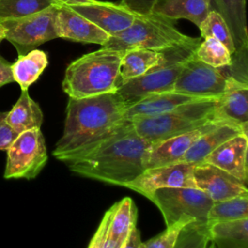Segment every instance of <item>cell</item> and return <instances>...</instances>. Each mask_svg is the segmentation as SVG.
<instances>
[{
	"label": "cell",
	"instance_id": "cell-1",
	"mask_svg": "<svg viewBox=\"0 0 248 248\" xmlns=\"http://www.w3.org/2000/svg\"><path fill=\"white\" fill-rule=\"evenodd\" d=\"M149 144L131 121L121 120L109 135L65 164L78 175L125 187L144 170L143 157Z\"/></svg>",
	"mask_w": 248,
	"mask_h": 248
},
{
	"label": "cell",
	"instance_id": "cell-2",
	"mask_svg": "<svg viewBox=\"0 0 248 248\" xmlns=\"http://www.w3.org/2000/svg\"><path fill=\"white\" fill-rule=\"evenodd\" d=\"M129 106L117 92L69 98L63 134L52 155L66 163L84 153L117 127Z\"/></svg>",
	"mask_w": 248,
	"mask_h": 248
},
{
	"label": "cell",
	"instance_id": "cell-3",
	"mask_svg": "<svg viewBox=\"0 0 248 248\" xmlns=\"http://www.w3.org/2000/svg\"><path fill=\"white\" fill-rule=\"evenodd\" d=\"M122 55V51L102 47L74 60L65 71L64 92L75 99L116 92Z\"/></svg>",
	"mask_w": 248,
	"mask_h": 248
},
{
	"label": "cell",
	"instance_id": "cell-4",
	"mask_svg": "<svg viewBox=\"0 0 248 248\" xmlns=\"http://www.w3.org/2000/svg\"><path fill=\"white\" fill-rule=\"evenodd\" d=\"M217 99L194 100L166 113L136 117L130 121L140 137L150 143L157 142L190 132L216 119L214 110Z\"/></svg>",
	"mask_w": 248,
	"mask_h": 248
},
{
	"label": "cell",
	"instance_id": "cell-5",
	"mask_svg": "<svg viewBox=\"0 0 248 248\" xmlns=\"http://www.w3.org/2000/svg\"><path fill=\"white\" fill-rule=\"evenodd\" d=\"M201 42L195 38L189 43L157 50L160 52L158 63L142 76L121 83L116 92L131 105L150 94L172 91L184 62Z\"/></svg>",
	"mask_w": 248,
	"mask_h": 248
},
{
	"label": "cell",
	"instance_id": "cell-6",
	"mask_svg": "<svg viewBox=\"0 0 248 248\" xmlns=\"http://www.w3.org/2000/svg\"><path fill=\"white\" fill-rule=\"evenodd\" d=\"M195 38L181 33L174 20L155 13L136 15L132 24L120 33L109 37L104 48L125 51L132 47L161 50L193 41Z\"/></svg>",
	"mask_w": 248,
	"mask_h": 248
},
{
	"label": "cell",
	"instance_id": "cell-7",
	"mask_svg": "<svg viewBox=\"0 0 248 248\" xmlns=\"http://www.w3.org/2000/svg\"><path fill=\"white\" fill-rule=\"evenodd\" d=\"M145 197L159 208L167 227L181 218L206 223L207 213L213 203L204 192L194 187L162 188Z\"/></svg>",
	"mask_w": 248,
	"mask_h": 248
},
{
	"label": "cell",
	"instance_id": "cell-8",
	"mask_svg": "<svg viewBox=\"0 0 248 248\" xmlns=\"http://www.w3.org/2000/svg\"><path fill=\"white\" fill-rule=\"evenodd\" d=\"M57 6H51L39 13L16 18L0 19L6 29V37L23 55L40 45L58 38L55 27Z\"/></svg>",
	"mask_w": 248,
	"mask_h": 248
},
{
	"label": "cell",
	"instance_id": "cell-9",
	"mask_svg": "<svg viewBox=\"0 0 248 248\" xmlns=\"http://www.w3.org/2000/svg\"><path fill=\"white\" fill-rule=\"evenodd\" d=\"M47 162L46 141L41 129L18 134L7 149L5 178H35Z\"/></svg>",
	"mask_w": 248,
	"mask_h": 248
},
{
	"label": "cell",
	"instance_id": "cell-10",
	"mask_svg": "<svg viewBox=\"0 0 248 248\" xmlns=\"http://www.w3.org/2000/svg\"><path fill=\"white\" fill-rule=\"evenodd\" d=\"M228 74L201 61L195 52L184 62L174 82V92L197 98L217 99L226 90Z\"/></svg>",
	"mask_w": 248,
	"mask_h": 248
},
{
	"label": "cell",
	"instance_id": "cell-11",
	"mask_svg": "<svg viewBox=\"0 0 248 248\" xmlns=\"http://www.w3.org/2000/svg\"><path fill=\"white\" fill-rule=\"evenodd\" d=\"M195 164L178 162L161 167L145 169L136 179L125 187L144 197L162 188H196L193 170Z\"/></svg>",
	"mask_w": 248,
	"mask_h": 248
},
{
	"label": "cell",
	"instance_id": "cell-12",
	"mask_svg": "<svg viewBox=\"0 0 248 248\" xmlns=\"http://www.w3.org/2000/svg\"><path fill=\"white\" fill-rule=\"evenodd\" d=\"M224 122L226 121L213 119L190 132L150 143L143 157L144 170L181 162L185 153L200 137Z\"/></svg>",
	"mask_w": 248,
	"mask_h": 248
},
{
	"label": "cell",
	"instance_id": "cell-13",
	"mask_svg": "<svg viewBox=\"0 0 248 248\" xmlns=\"http://www.w3.org/2000/svg\"><path fill=\"white\" fill-rule=\"evenodd\" d=\"M193 177L196 188L204 192L212 202L248 196L246 184L209 163L197 164Z\"/></svg>",
	"mask_w": 248,
	"mask_h": 248
},
{
	"label": "cell",
	"instance_id": "cell-14",
	"mask_svg": "<svg viewBox=\"0 0 248 248\" xmlns=\"http://www.w3.org/2000/svg\"><path fill=\"white\" fill-rule=\"evenodd\" d=\"M67 7L94 23L110 37L128 28L136 16L135 13L122 4L99 0H89Z\"/></svg>",
	"mask_w": 248,
	"mask_h": 248
},
{
	"label": "cell",
	"instance_id": "cell-15",
	"mask_svg": "<svg viewBox=\"0 0 248 248\" xmlns=\"http://www.w3.org/2000/svg\"><path fill=\"white\" fill-rule=\"evenodd\" d=\"M55 27L58 38L104 46L109 35L67 6H57Z\"/></svg>",
	"mask_w": 248,
	"mask_h": 248
},
{
	"label": "cell",
	"instance_id": "cell-16",
	"mask_svg": "<svg viewBox=\"0 0 248 248\" xmlns=\"http://www.w3.org/2000/svg\"><path fill=\"white\" fill-rule=\"evenodd\" d=\"M214 117L236 124L248 134V83L228 77L226 90L217 99Z\"/></svg>",
	"mask_w": 248,
	"mask_h": 248
},
{
	"label": "cell",
	"instance_id": "cell-17",
	"mask_svg": "<svg viewBox=\"0 0 248 248\" xmlns=\"http://www.w3.org/2000/svg\"><path fill=\"white\" fill-rule=\"evenodd\" d=\"M248 135L239 134L217 147L203 162L209 163L247 185Z\"/></svg>",
	"mask_w": 248,
	"mask_h": 248
},
{
	"label": "cell",
	"instance_id": "cell-18",
	"mask_svg": "<svg viewBox=\"0 0 248 248\" xmlns=\"http://www.w3.org/2000/svg\"><path fill=\"white\" fill-rule=\"evenodd\" d=\"M204 98H197L174 91L154 93L131 104L125 110L122 120H132L136 117L154 116L172 110L178 106Z\"/></svg>",
	"mask_w": 248,
	"mask_h": 248
},
{
	"label": "cell",
	"instance_id": "cell-19",
	"mask_svg": "<svg viewBox=\"0 0 248 248\" xmlns=\"http://www.w3.org/2000/svg\"><path fill=\"white\" fill-rule=\"evenodd\" d=\"M210 9L219 13L226 21L233 41L234 54L247 50L246 0H210Z\"/></svg>",
	"mask_w": 248,
	"mask_h": 248
},
{
	"label": "cell",
	"instance_id": "cell-20",
	"mask_svg": "<svg viewBox=\"0 0 248 248\" xmlns=\"http://www.w3.org/2000/svg\"><path fill=\"white\" fill-rule=\"evenodd\" d=\"M242 133L246 134L243 129L236 124L228 122L221 123L204 135H202V137H200L197 141L190 147V149L185 153L181 162L191 163L195 165L202 163L205 158L217 147H219L228 140Z\"/></svg>",
	"mask_w": 248,
	"mask_h": 248
},
{
	"label": "cell",
	"instance_id": "cell-21",
	"mask_svg": "<svg viewBox=\"0 0 248 248\" xmlns=\"http://www.w3.org/2000/svg\"><path fill=\"white\" fill-rule=\"evenodd\" d=\"M138 209L134 201L125 197L106 211L103 220L106 223L108 235L123 244L130 231L136 227Z\"/></svg>",
	"mask_w": 248,
	"mask_h": 248
},
{
	"label": "cell",
	"instance_id": "cell-22",
	"mask_svg": "<svg viewBox=\"0 0 248 248\" xmlns=\"http://www.w3.org/2000/svg\"><path fill=\"white\" fill-rule=\"evenodd\" d=\"M210 10V0H158L152 13L174 21L187 19L199 27Z\"/></svg>",
	"mask_w": 248,
	"mask_h": 248
},
{
	"label": "cell",
	"instance_id": "cell-23",
	"mask_svg": "<svg viewBox=\"0 0 248 248\" xmlns=\"http://www.w3.org/2000/svg\"><path fill=\"white\" fill-rule=\"evenodd\" d=\"M8 124L17 133L40 129L44 120L43 111L38 103L29 95L28 90H21L20 96L10 111H7Z\"/></svg>",
	"mask_w": 248,
	"mask_h": 248
},
{
	"label": "cell",
	"instance_id": "cell-24",
	"mask_svg": "<svg viewBox=\"0 0 248 248\" xmlns=\"http://www.w3.org/2000/svg\"><path fill=\"white\" fill-rule=\"evenodd\" d=\"M206 226L209 238L215 245L224 248H248V218Z\"/></svg>",
	"mask_w": 248,
	"mask_h": 248
},
{
	"label": "cell",
	"instance_id": "cell-25",
	"mask_svg": "<svg viewBox=\"0 0 248 248\" xmlns=\"http://www.w3.org/2000/svg\"><path fill=\"white\" fill-rule=\"evenodd\" d=\"M47 65V54L44 50L34 48L26 54L18 55L17 59L11 64L14 81L20 86L21 90H28Z\"/></svg>",
	"mask_w": 248,
	"mask_h": 248
},
{
	"label": "cell",
	"instance_id": "cell-26",
	"mask_svg": "<svg viewBox=\"0 0 248 248\" xmlns=\"http://www.w3.org/2000/svg\"><path fill=\"white\" fill-rule=\"evenodd\" d=\"M160 59V52L141 47H132L123 51L119 68V85L142 76L155 66ZM118 85V86H119Z\"/></svg>",
	"mask_w": 248,
	"mask_h": 248
},
{
	"label": "cell",
	"instance_id": "cell-27",
	"mask_svg": "<svg viewBox=\"0 0 248 248\" xmlns=\"http://www.w3.org/2000/svg\"><path fill=\"white\" fill-rule=\"evenodd\" d=\"M243 218H248V196L213 202L207 213L206 225Z\"/></svg>",
	"mask_w": 248,
	"mask_h": 248
},
{
	"label": "cell",
	"instance_id": "cell-28",
	"mask_svg": "<svg viewBox=\"0 0 248 248\" xmlns=\"http://www.w3.org/2000/svg\"><path fill=\"white\" fill-rule=\"evenodd\" d=\"M199 28L202 38H214L220 41L229 49L232 55L234 54L235 48L232 35L226 21L219 13L210 10Z\"/></svg>",
	"mask_w": 248,
	"mask_h": 248
},
{
	"label": "cell",
	"instance_id": "cell-29",
	"mask_svg": "<svg viewBox=\"0 0 248 248\" xmlns=\"http://www.w3.org/2000/svg\"><path fill=\"white\" fill-rule=\"evenodd\" d=\"M195 55L205 64L214 68H223L232 63V54L229 49L214 38H205L195 50Z\"/></svg>",
	"mask_w": 248,
	"mask_h": 248
},
{
	"label": "cell",
	"instance_id": "cell-30",
	"mask_svg": "<svg viewBox=\"0 0 248 248\" xmlns=\"http://www.w3.org/2000/svg\"><path fill=\"white\" fill-rule=\"evenodd\" d=\"M55 5L54 0H0V19L26 16Z\"/></svg>",
	"mask_w": 248,
	"mask_h": 248
},
{
	"label": "cell",
	"instance_id": "cell-31",
	"mask_svg": "<svg viewBox=\"0 0 248 248\" xmlns=\"http://www.w3.org/2000/svg\"><path fill=\"white\" fill-rule=\"evenodd\" d=\"M209 242L206 223L191 222L181 230L173 248H207Z\"/></svg>",
	"mask_w": 248,
	"mask_h": 248
},
{
	"label": "cell",
	"instance_id": "cell-32",
	"mask_svg": "<svg viewBox=\"0 0 248 248\" xmlns=\"http://www.w3.org/2000/svg\"><path fill=\"white\" fill-rule=\"evenodd\" d=\"M191 222L194 221L187 218H181L176 223L168 226L164 232L156 236L147 241L140 242V248H173L181 230Z\"/></svg>",
	"mask_w": 248,
	"mask_h": 248
},
{
	"label": "cell",
	"instance_id": "cell-33",
	"mask_svg": "<svg viewBox=\"0 0 248 248\" xmlns=\"http://www.w3.org/2000/svg\"><path fill=\"white\" fill-rule=\"evenodd\" d=\"M121 245L122 244L108 235L106 223L102 219L96 232L89 242L88 248H121Z\"/></svg>",
	"mask_w": 248,
	"mask_h": 248
},
{
	"label": "cell",
	"instance_id": "cell-34",
	"mask_svg": "<svg viewBox=\"0 0 248 248\" xmlns=\"http://www.w3.org/2000/svg\"><path fill=\"white\" fill-rule=\"evenodd\" d=\"M7 112L0 111V150H7L18 134L8 124Z\"/></svg>",
	"mask_w": 248,
	"mask_h": 248
},
{
	"label": "cell",
	"instance_id": "cell-35",
	"mask_svg": "<svg viewBox=\"0 0 248 248\" xmlns=\"http://www.w3.org/2000/svg\"><path fill=\"white\" fill-rule=\"evenodd\" d=\"M158 0H121V4L136 15H148Z\"/></svg>",
	"mask_w": 248,
	"mask_h": 248
},
{
	"label": "cell",
	"instance_id": "cell-36",
	"mask_svg": "<svg viewBox=\"0 0 248 248\" xmlns=\"http://www.w3.org/2000/svg\"><path fill=\"white\" fill-rule=\"evenodd\" d=\"M11 82H14L11 63L0 55V87Z\"/></svg>",
	"mask_w": 248,
	"mask_h": 248
},
{
	"label": "cell",
	"instance_id": "cell-37",
	"mask_svg": "<svg viewBox=\"0 0 248 248\" xmlns=\"http://www.w3.org/2000/svg\"><path fill=\"white\" fill-rule=\"evenodd\" d=\"M140 232L136 226L128 233L126 239L121 245V248H140Z\"/></svg>",
	"mask_w": 248,
	"mask_h": 248
},
{
	"label": "cell",
	"instance_id": "cell-38",
	"mask_svg": "<svg viewBox=\"0 0 248 248\" xmlns=\"http://www.w3.org/2000/svg\"><path fill=\"white\" fill-rule=\"evenodd\" d=\"M57 6H72L77 4H81L89 0H54Z\"/></svg>",
	"mask_w": 248,
	"mask_h": 248
},
{
	"label": "cell",
	"instance_id": "cell-39",
	"mask_svg": "<svg viewBox=\"0 0 248 248\" xmlns=\"http://www.w3.org/2000/svg\"><path fill=\"white\" fill-rule=\"evenodd\" d=\"M6 37V29L5 27L0 23V43L5 39Z\"/></svg>",
	"mask_w": 248,
	"mask_h": 248
},
{
	"label": "cell",
	"instance_id": "cell-40",
	"mask_svg": "<svg viewBox=\"0 0 248 248\" xmlns=\"http://www.w3.org/2000/svg\"><path fill=\"white\" fill-rule=\"evenodd\" d=\"M214 246H215V244L210 240V242L208 243V246H207V248H214Z\"/></svg>",
	"mask_w": 248,
	"mask_h": 248
},
{
	"label": "cell",
	"instance_id": "cell-41",
	"mask_svg": "<svg viewBox=\"0 0 248 248\" xmlns=\"http://www.w3.org/2000/svg\"><path fill=\"white\" fill-rule=\"evenodd\" d=\"M214 248H216V245H215V246H214Z\"/></svg>",
	"mask_w": 248,
	"mask_h": 248
}]
</instances>
